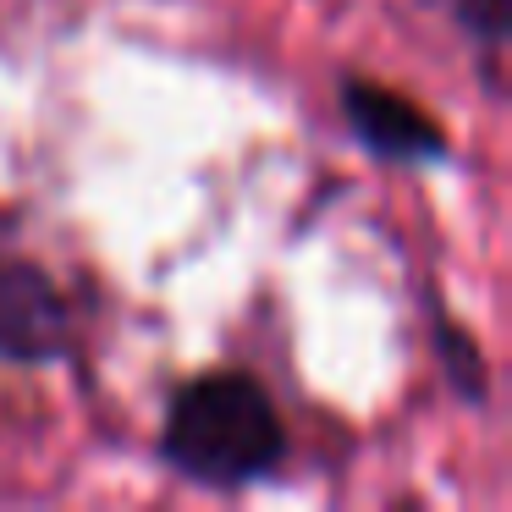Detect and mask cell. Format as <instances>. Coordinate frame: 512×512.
I'll return each instance as SVG.
<instances>
[{
	"label": "cell",
	"mask_w": 512,
	"mask_h": 512,
	"mask_svg": "<svg viewBox=\"0 0 512 512\" xmlns=\"http://www.w3.org/2000/svg\"><path fill=\"white\" fill-rule=\"evenodd\" d=\"M160 463L204 490H248L287 463L292 441L276 397L248 369H199L166 397Z\"/></svg>",
	"instance_id": "6da1fadb"
},
{
	"label": "cell",
	"mask_w": 512,
	"mask_h": 512,
	"mask_svg": "<svg viewBox=\"0 0 512 512\" xmlns=\"http://www.w3.org/2000/svg\"><path fill=\"white\" fill-rule=\"evenodd\" d=\"M72 353V309L45 265L0 254V364L45 369Z\"/></svg>",
	"instance_id": "7a4b0ae2"
},
{
	"label": "cell",
	"mask_w": 512,
	"mask_h": 512,
	"mask_svg": "<svg viewBox=\"0 0 512 512\" xmlns=\"http://www.w3.org/2000/svg\"><path fill=\"white\" fill-rule=\"evenodd\" d=\"M336 100H342V122L358 138V149L386 160V166H441L452 155L446 127L424 105H413L408 94L386 89V83L347 72L336 83Z\"/></svg>",
	"instance_id": "3957f363"
},
{
	"label": "cell",
	"mask_w": 512,
	"mask_h": 512,
	"mask_svg": "<svg viewBox=\"0 0 512 512\" xmlns=\"http://www.w3.org/2000/svg\"><path fill=\"white\" fill-rule=\"evenodd\" d=\"M430 331H435V358H441V375H446V386H452V397L468 402V408H485L490 402V369H485V353H479L474 331L446 320L441 309L430 314Z\"/></svg>",
	"instance_id": "277c9868"
},
{
	"label": "cell",
	"mask_w": 512,
	"mask_h": 512,
	"mask_svg": "<svg viewBox=\"0 0 512 512\" xmlns=\"http://www.w3.org/2000/svg\"><path fill=\"white\" fill-rule=\"evenodd\" d=\"M441 12L457 23V34L485 56V72L496 83V56L512 34V0H441Z\"/></svg>",
	"instance_id": "5b68a950"
}]
</instances>
